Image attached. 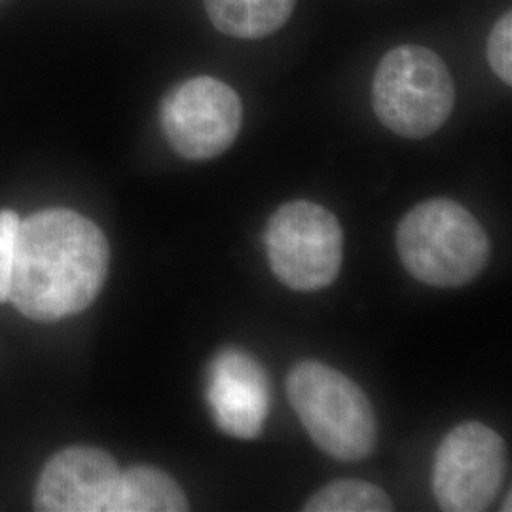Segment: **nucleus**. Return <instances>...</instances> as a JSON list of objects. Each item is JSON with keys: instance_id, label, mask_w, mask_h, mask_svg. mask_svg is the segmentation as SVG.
Listing matches in <instances>:
<instances>
[{"instance_id": "nucleus-1", "label": "nucleus", "mask_w": 512, "mask_h": 512, "mask_svg": "<svg viewBox=\"0 0 512 512\" xmlns=\"http://www.w3.org/2000/svg\"><path fill=\"white\" fill-rule=\"evenodd\" d=\"M109 241L71 209L21 220L10 302L27 319L52 323L86 310L109 274Z\"/></svg>"}, {"instance_id": "nucleus-2", "label": "nucleus", "mask_w": 512, "mask_h": 512, "mask_svg": "<svg viewBox=\"0 0 512 512\" xmlns=\"http://www.w3.org/2000/svg\"><path fill=\"white\" fill-rule=\"evenodd\" d=\"M397 251L408 274L421 283L456 289L482 274L490 260V239L463 205L435 198L404 215Z\"/></svg>"}, {"instance_id": "nucleus-3", "label": "nucleus", "mask_w": 512, "mask_h": 512, "mask_svg": "<svg viewBox=\"0 0 512 512\" xmlns=\"http://www.w3.org/2000/svg\"><path fill=\"white\" fill-rule=\"evenodd\" d=\"M287 395L311 440L330 458L361 461L374 452L378 421L365 391L319 361H302L287 378Z\"/></svg>"}, {"instance_id": "nucleus-4", "label": "nucleus", "mask_w": 512, "mask_h": 512, "mask_svg": "<svg viewBox=\"0 0 512 512\" xmlns=\"http://www.w3.org/2000/svg\"><path fill=\"white\" fill-rule=\"evenodd\" d=\"M454 105V78L433 50L404 44L380 61L372 82V107L393 133L425 139L448 122Z\"/></svg>"}, {"instance_id": "nucleus-5", "label": "nucleus", "mask_w": 512, "mask_h": 512, "mask_svg": "<svg viewBox=\"0 0 512 512\" xmlns=\"http://www.w3.org/2000/svg\"><path fill=\"white\" fill-rule=\"evenodd\" d=\"M264 243L275 277L293 291H321L340 274L342 226L319 203L298 200L279 207L266 226Z\"/></svg>"}, {"instance_id": "nucleus-6", "label": "nucleus", "mask_w": 512, "mask_h": 512, "mask_svg": "<svg viewBox=\"0 0 512 512\" xmlns=\"http://www.w3.org/2000/svg\"><path fill=\"white\" fill-rule=\"evenodd\" d=\"M160 120L171 148L203 162L234 145L243 122L238 93L213 76L190 78L165 95Z\"/></svg>"}, {"instance_id": "nucleus-7", "label": "nucleus", "mask_w": 512, "mask_h": 512, "mask_svg": "<svg viewBox=\"0 0 512 512\" xmlns=\"http://www.w3.org/2000/svg\"><path fill=\"white\" fill-rule=\"evenodd\" d=\"M505 478V442L480 421L452 429L433 465V494L442 511L482 512Z\"/></svg>"}, {"instance_id": "nucleus-8", "label": "nucleus", "mask_w": 512, "mask_h": 512, "mask_svg": "<svg viewBox=\"0 0 512 512\" xmlns=\"http://www.w3.org/2000/svg\"><path fill=\"white\" fill-rule=\"evenodd\" d=\"M122 471L105 450L71 446L50 459L38 478L35 511L112 512Z\"/></svg>"}, {"instance_id": "nucleus-9", "label": "nucleus", "mask_w": 512, "mask_h": 512, "mask_svg": "<svg viewBox=\"0 0 512 512\" xmlns=\"http://www.w3.org/2000/svg\"><path fill=\"white\" fill-rule=\"evenodd\" d=\"M207 403L220 431L234 439H256L270 406V385L262 366L245 351H220L209 366Z\"/></svg>"}, {"instance_id": "nucleus-10", "label": "nucleus", "mask_w": 512, "mask_h": 512, "mask_svg": "<svg viewBox=\"0 0 512 512\" xmlns=\"http://www.w3.org/2000/svg\"><path fill=\"white\" fill-rule=\"evenodd\" d=\"M203 6L222 35L258 40L274 35L289 21L296 0H203Z\"/></svg>"}, {"instance_id": "nucleus-11", "label": "nucleus", "mask_w": 512, "mask_h": 512, "mask_svg": "<svg viewBox=\"0 0 512 512\" xmlns=\"http://www.w3.org/2000/svg\"><path fill=\"white\" fill-rule=\"evenodd\" d=\"M188 509L181 486L164 471L139 465L120 476L112 512H183Z\"/></svg>"}, {"instance_id": "nucleus-12", "label": "nucleus", "mask_w": 512, "mask_h": 512, "mask_svg": "<svg viewBox=\"0 0 512 512\" xmlns=\"http://www.w3.org/2000/svg\"><path fill=\"white\" fill-rule=\"evenodd\" d=\"M308 512H389L393 501L382 488L365 480H336L304 505Z\"/></svg>"}, {"instance_id": "nucleus-13", "label": "nucleus", "mask_w": 512, "mask_h": 512, "mask_svg": "<svg viewBox=\"0 0 512 512\" xmlns=\"http://www.w3.org/2000/svg\"><path fill=\"white\" fill-rule=\"evenodd\" d=\"M19 224L21 220L16 211L12 209L0 211V304L8 302L10 298L16 249H18Z\"/></svg>"}, {"instance_id": "nucleus-14", "label": "nucleus", "mask_w": 512, "mask_h": 512, "mask_svg": "<svg viewBox=\"0 0 512 512\" xmlns=\"http://www.w3.org/2000/svg\"><path fill=\"white\" fill-rule=\"evenodd\" d=\"M490 67L505 84H512V14L505 12L495 21L488 37Z\"/></svg>"}]
</instances>
